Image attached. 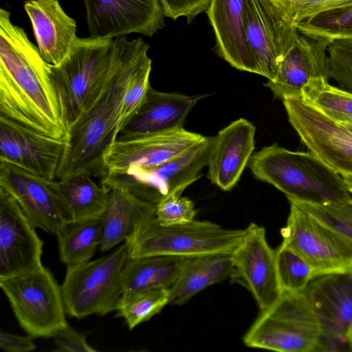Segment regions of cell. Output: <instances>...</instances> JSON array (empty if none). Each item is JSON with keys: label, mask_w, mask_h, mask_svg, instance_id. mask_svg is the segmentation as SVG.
Segmentation results:
<instances>
[{"label": "cell", "mask_w": 352, "mask_h": 352, "mask_svg": "<svg viewBox=\"0 0 352 352\" xmlns=\"http://www.w3.org/2000/svg\"><path fill=\"white\" fill-rule=\"evenodd\" d=\"M0 116L55 139L67 136L50 64L3 8L0 10Z\"/></svg>", "instance_id": "6da1fadb"}, {"label": "cell", "mask_w": 352, "mask_h": 352, "mask_svg": "<svg viewBox=\"0 0 352 352\" xmlns=\"http://www.w3.org/2000/svg\"><path fill=\"white\" fill-rule=\"evenodd\" d=\"M149 44L141 38L113 40L108 81L94 105L69 129L54 179L66 181L80 174L102 177L103 155L117 137V123L124 94L138 68L149 58Z\"/></svg>", "instance_id": "7a4b0ae2"}, {"label": "cell", "mask_w": 352, "mask_h": 352, "mask_svg": "<svg viewBox=\"0 0 352 352\" xmlns=\"http://www.w3.org/2000/svg\"><path fill=\"white\" fill-rule=\"evenodd\" d=\"M248 166L257 179L276 187L289 201L324 204L352 199L343 177L310 151L274 144L252 155Z\"/></svg>", "instance_id": "3957f363"}, {"label": "cell", "mask_w": 352, "mask_h": 352, "mask_svg": "<svg viewBox=\"0 0 352 352\" xmlns=\"http://www.w3.org/2000/svg\"><path fill=\"white\" fill-rule=\"evenodd\" d=\"M112 38H76L60 63L50 64L68 129L96 102L110 75Z\"/></svg>", "instance_id": "277c9868"}, {"label": "cell", "mask_w": 352, "mask_h": 352, "mask_svg": "<svg viewBox=\"0 0 352 352\" xmlns=\"http://www.w3.org/2000/svg\"><path fill=\"white\" fill-rule=\"evenodd\" d=\"M245 229H226L206 221L166 225L155 216L138 224L125 239L129 259L169 255L192 257L232 252L243 241Z\"/></svg>", "instance_id": "5b68a950"}, {"label": "cell", "mask_w": 352, "mask_h": 352, "mask_svg": "<svg viewBox=\"0 0 352 352\" xmlns=\"http://www.w3.org/2000/svg\"><path fill=\"white\" fill-rule=\"evenodd\" d=\"M128 260L124 242L96 260L67 265L60 286L66 314L82 318L115 311L123 292L122 272Z\"/></svg>", "instance_id": "8992f818"}, {"label": "cell", "mask_w": 352, "mask_h": 352, "mask_svg": "<svg viewBox=\"0 0 352 352\" xmlns=\"http://www.w3.org/2000/svg\"><path fill=\"white\" fill-rule=\"evenodd\" d=\"M320 327L302 292H283L261 314L243 338L251 348L278 352H317Z\"/></svg>", "instance_id": "52a82bcc"}, {"label": "cell", "mask_w": 352, "mask_h": 352, "mask_svg": "<svg viewBox=\"0 0 352 352\" xmlns=\"http://www.w3.org/2000/svg\"><path fill=\"white\" fill-rule=\"evenodd\" d=\"M0 287L19 324L33 338L52 337L68 324L61 287L44 266L0 278Z\"/></svg>", "instance_id": "ba28073f"}, {"label": "cell", "mask_w": 352, "mask_h": 352, "mask_svg": "<svg viewBox=\"0 0 352 352\" xmlns=\"http://www.w3.org/2000/svg\"><path fill=\"white\" fill-rule=\"evenodd\" d=\"M211 146L212 138L206 137L159 165L106 173L101 178V184L107 188H121L156 204L171 195H182L201 177V170L208 165Z\"/></svg>", "instance_id": "9c48e42d"}, {"label": "cell", "mask_w": 352, "mask_h": 352, "mask_svg": "<svg viewBox=\"0 0 352 352\" xmlns=\"http://www.w3.org/2000/svg\"><path fill=\"white\" fill-rule=\"evenodd\" d=\"M282 243L299 254L318 276L352 271V243L292 201Z\"/></svg>", "instance_id": "30bf717a"}, {"label": "cell", "mask_w": 352, "mask_h": 352, "mask_svg": "<svg viewBox=\"0 0 352 352\" xmlns=\"http://www.w3.org/2000/svg\"><path fill=\"white\" fill-rule=\"evenodd\" d=\"M320 327L317 352L349 350L352 331V271L314 276L301 291Z\"/></svg>", "instance_id": "8fae6325"}, {"label": "cell", "mask_w": 352, "mask_h": 352, "mask_svg": "<svg viewBox=\"0 0 352 352\" xmlns=\"http://www.w3.org/2000/svg\"><path fill=\"white\" fill-rule=\"evenodd\" d=\"M282 100L289 122L309 151L341 176L352 175V133L301 97Z\"/></svg>", "instance_id": "7c38bea8"}, {"label": "cell", "mask_w": 352, "mask_h": 352, "mask_svg": "<svg viewBox=\"0 0 352 352\" xmlns=\"http://www.w3.org/2000/svg\"><path fill=\"white\" fill-rule=\"evenodd\" d=\"M331 42L298 32L280 62L276 77L265 85L274 97L283 100L302 97L329 83L327 47Z\"/></svg>", "instance_id": "4fadbf2b"}, {"label": "cell", "mask_w": 352, "mask_h": 352, "mask_svg": "<svg viewBox=\"0 0 352 352\" xmlns=\"http://www.w3.org/2000/svg\"><path fill=\"white\" fill-rule=\"evenodd\" d=\"M232 252V283L245 287L261 311L272 306L283 293L276 267V250L268 244L264 227L250 223Z\"/></svg>", "instance_id": "5bb4252c"}, {"label": "cell", "mask_w": 352, "mask_h": 352, "mask_svg": "<svg viewBox=\"0 0 352 352\" xmlns=\"http://www.w3.org/2000/svg\"><path fill=\"white\" fill-rule=\"evenodd\" d=\"M91 38H113L131 33L153 36L163 29L160 0H84Z\"/></svg>", "instance_id": "9a60e30c"}, {"label": "cell", "mask_w": 352, "mask_h": 352, "mask_svg": "<svg viewBox=\"0 0 352 352\" xmlns=\"http://www.w3.org/2000/svg\"><path fill=\"white\" fill-rule=\"evenodd\" d=\"M245 27L258 74L273 80L298 32L296 26L285 22L268 0H245Z\"/></svg>", "instance_id": "2e32d148"}, {"label": "cell", "mask_w": 352, "mask_h": 352, "mask_svg": "<svg viewBox=\"0 0 352 352\" xmlns=\"http://www.w3.org/2000/svg\"><path fill=\"white\" fill-rule=\"evenodd\" d=\"M17 202L0 188V278L40 266L43 241Z\"/></svg>", "instance_id": "e0dca14e"}, {"label": "cell", "mask_w": 352, "mask_h": 352, "mask_svg": "<svg viewBox=\"0 0 352 352\" xmlns=\"http://www.w3.org/2000/svg\"><path fill=\"white\" fill-rule=\"evenodd\" d=\"M65 145L66 138H51L0 116V160L53 180Z\"/></svg>", "instance_id": "ac0fdd59"}, {"label": "cell", "mask_w": 352, "mask_h": 352, "mask_svg": "<svg viewBox=\"0 0 352 352\" xmlns=\"http://www.w3.org/2000/svg\"><path fill=\"white\" fill-rule=\"evenodd\" d=\"M206 138L179 127L126 140H115L103 155L104 175L108 172L159 165Z\"/></svg>", "instance_id": "d6986e66"}, {"label": "cell", "mask_w": 352, "mask_h": 352, "mask_svg": "<svg viewBox=\"0 0 352 352\" xmlns=\"http://www.w3.org/2000/svg\"><path fill=\"white\" fill-rule=\"evenodd\" d=\"M50 181L0 160V188L17 202L34 228L56 235L67 222Z\"/></svg>", "instance_id": "ffe728a7"}, {"label": "cell", "mask_w": 352, "mask_h": 352, "mask_svg": "<svg viewBox=\"0 0 352 352\" xmlns=\"http://www.w3.org/2000/svg\"><path fill=\"white\" fill-rule=\"evenodd\" d=\"M255 131L252 123L240 118L212 138L207 166L208 177L213 184L224 191L236 185L254 149Z\"/></svg>", "instance_id": "44dd1931"}, {"label": "cell", "mask_w": 352, "mask_h": 352, "mask_svg": "<svg viewBox=\"0 0 352 352\" xmlns=\"http://www.w3.org/2000/svg\"><path fill=\"white\" fill-rule=\"evenodd\" d=\"M206 12L214 32L217 55L237 69L258 74L245 35V0H211Z\"/></svg>", "instance_id": "7402d4cb"}, {"label": "cell", "mask_w": 352, "mask_h": 352, "mask_svg": "<svg viewBox=\"0 0 352 352\" xmlns=\"http://www.w3.org/2000/svg\"><path fill=\"white\" fill-rule=\"evenodd\" d=\"M204 96L164 93L150 86L142 106L119 132L116 140H126L183 127L187 115Z\"/></svg>", "instance_id": "603a6c76"}, {"label": "cell", "mask_w": 352, "mask_h": 352, "mask_svg": "<svg viewBox=\"0 0 352 352\" xmlns=\"http://www.w3.org/2000/svg\"><path fill=\"white\" fill-rule=\"evenodd\" d=\"M24 9L41 56L48 64L58 65L77 38L76 21L65 12L58 0H28Z\"/></svg>", "instance_id": "cb8c5ba5"}, {"label": "cell", "mask_w": 352, "mask_h": 352, "mask_svg": "<svg viewBox=\"0 0 352 352\" xmlns=\"http://www.w3.org/2000/svg\"><path fill=\"white\" fill-rule=\"evenodd\" d=\"M50 186L67 223L102 217L107 210L109 190L89 175L80 174L66 181L50 180Z\"/></svg>", "instance_id": "d4e9b609"}, {"label": "cell", "mask_w": 352, "mask_h": 352, "mask_svg": "<svg viewBox=\"0 0 352 352\" xmlns=\"http://www.w3.org/2000/svg\"><path fill=\"white\" fill-rule=\"evenodd\" d=\"M109 198L103 215V235L99 250L109 251L122 241L140 223L155 216V204L121 188H107Z\"/></svg>", "instance_id": "484cf974"}, {"label": "cell", "mask_w": 352, "mask_h": 352, "mask_svg": "<svg viewBox=\"0 0 352 352\" xmlns=\"http://www.w3.org/2000/svg\"><path fill=\"white\" fill-rule=\"evenodd\" d=\"M232 252L188 257L170 287V302L182 305L206 287L230 276Z\"/></svg>", "instance_id": "4316f807"}, {"label": "cell", "mask_w": 352, "mask_h": 352, "mask_svg": "<svg viewBox=\"0 0 352 352\" xmlns=\"http://www.w3.org/2000/svg\"><path fill=\"white\" fill-rule=\"evenodd\" d=\"M188 258L157 255L129 259L122 272L123 292L170 288Z\"/></svg>", "instance_id": "83f0119b"}, {"label": "cell", "mask_w": 352, "mask_h": 352, "mask_svg": "<svg viewBox=\"0 0 352 352\" xmlns=\"http://www.w3.org/2000/svg\"><path fill=\"white\" fill-rule=\"evenodd\" d=\"M103 227V217L64 226L56 234L60 261L66 265L90 261L100 246Z\"/></svg>", "instance_id": "f1b7e54d"}, {"label": "cell", "mask_w": 352, "mask_h": 352, "mask_svg": "<svg viewBox=\"0 0 352 352\" xmlns=\"http://www.w3.org/2000/svg\"><path fill=\"white\" fill-rule=\"evenodd\" d=\"M170 302V288L123 292L117 305V317L123 318L129 329L148 320Z\"/></svg>", "instance_id": "f546056e"}, {"label": "cell", "mask_w": 352, "mask_h": 352, "mask_svg": "<svg viewBox=\"0 0 352 352\" xmlns=\"http://www.w3.org/2000/svg\"><path fill=\"white\" fill-rule=\"evenodd\" d=\"M296 26L302 34L326 38L331 42L352 38V4L322 12Z\"/></svg>", "instance_id": "4dcf8cb0"}, {"label": "cell", "mask_w": 352, "mask_h": 352, "mask_svg": "<svg viewBox=\"0 0 352 352\" xmlns=\"http://www.w3.org/2000/svg\"><path fill=\"white\" fill-rule=\"evenodd\" d=\"M276 258L283 292H301L314 276L310 265L295 250L283 243L276 250Z\"/></svg>", "instance_id": "1f68e13d"}, {"label": "cell", "mask_w": 352, "mask_h": 352, "mask_svg": "<svg viewBox=\"0 0 352 352\" xmlns=\"http://www.w3.org/2000/svg\"><path fill=\"white\" fill-rule=\"evenodd\" d=\"M338 122H352V94L329 83L301 97Z\"/></svg>", "instance_id": "d6a6232c"}, {"label": "cell", "mask_w": 352, "mask_h": 352, "mask_svg": "<svg viewBox=\"0 0 352 352\" xmlns=\"http://www.w3.org/2000/svg\"><path fill=\"white\" fill-rule=\"evenodd\" d=\"M352 243V199L343 203L315 204L289 200Z\"/></svg>", "instance_id": "836d02e7"}, {"label": "cell", "mask_w": 352, "mask_h": 352, "mask_svg": "<svg viewBox=\"0 0 352 352\" xmlns=\"http://www.w3.org/2000/svg\"><path fill=\"white\" fill-rule=\"evenodd\" d=\"M281 18L296 25L328 10L352 4V0H268Z\"/></svg>", "instance_id": "e575fe53"}, {"label": "cell", "mask_w": 352, "mask_h": 352, "mask_svg": "<svg viewBox=\"0 0 352 352\" xmlns=\"http://www.w3.org/2000/svg\"><path fill=\"white\" fill-rule=\"evenodd\" d=\"M151 59L148 58L136 71L123 98L117 123V135L137 113L144 101L149 84Z\"/></svg>", "instance_id": "d590c367"}, {"label": "cell", "mask_w": 352, "mask_h": 352, "mask_svg": "<svg viewBox=\"0 0 352 352\" xmlns=\"http://www.w3.org/2000/svg\"><path fill=\"white\" fill-rule=\"evenodd\" d=\"M329 78L352 94V38L335 40L328 45Z\"/></svg>", "instance_id": "8d00e7d4"}, {"label": "cell", "mask_w": 352, "mask_h": 352, "mask_svg": "<svg viewBox=\"0 0 352 352\" xmlns=\"http://www.w3.org/2000/svg\"><path fill=\"white\" fill-rule=\"evenodd\" d=\"M182 195L174 194L155 204V217L164 224H177L194 220L197 214L194 203Z\"/></svg>", "instance_id": "74e56055"}, {"label": "cell", "mask_w": 352, "mask_h": 352, "mask_svg": "<svg viewBox=\"0 0 352 352\" xmlns=\"http://www.w3.org/2000/svg\"><path fill=\"white\" fill-rule=\"evenodd\" d=\"M211 0H160L165 16L173 20L184 16L187 23L206 11Z\"/></svg>", "instance_id": "f35d334b"}, {"label": "cell", "mask_w": 352, "mask_h": 352, "mask_svg": "<svg viewBox=\"0 0 352 352\" xmlns=\"http://www.w3.org/2000/svg\"><path fill=\"white\" fill-rule=\"evenodd\" d=\"M56 349L59 352H96L86 340V336L69 324L58 330L52 336Z\"/></svg>", "instance_id": "ab89813d"}, {"label": "cell", "mask_w": 352, "mask_h": 352, "mask_svg": "<svg viewBox=\"0 0 352 352\" xmlns=\"http://www.w3.org/2000/svg\"><path fill=\"white\" fill-rule=\"evenodd\" d=\"M0 347L7 352H30L35 350L36 345L30 335L21 336L1 331Z\"/></svg>", "instance_id": "60d3db41"}, {"label": "cell", "mask_w": 352, "mask_h": 352, "mask_svg": "<svg viewBox=\"0 0 352 352\" xmlns=\"http://www.w3.org/2000/svg\"><path fill=\"white\" fill-rule=\"evenodd\" d=\"M347 186V188L350 192L352 194V175H346L342 176Z\"/></svg>", "instance_id": "b9f144b4"}, {"label": "cell", "mask_w": 352, "mask_h": 352, "mask_svg": "<svg viewBox=\"0 0 352 352\" xmlns=\"http://www.w3.org/2000/svg\"><path fill=\"white\" fill-rule=\"evenodd\" d=\"M352 133V122H339Z\"/></svg>", "instance_id": "7bdbcfd3"}, {"label": "cell", "mask_w": 352, "mask_h": 352, "mask_svg": "<svg viewBox=\"0 0 352 352\" xmlns=\"http://www.w3.org/2000/svg\"><path fill=\"white\" fill-rule=\"evenodd\" d=\"M349 350L352 351V331L351 332L349 338Z\"/></svg>", "instance_id": "ee69618b"}]
</instances>
